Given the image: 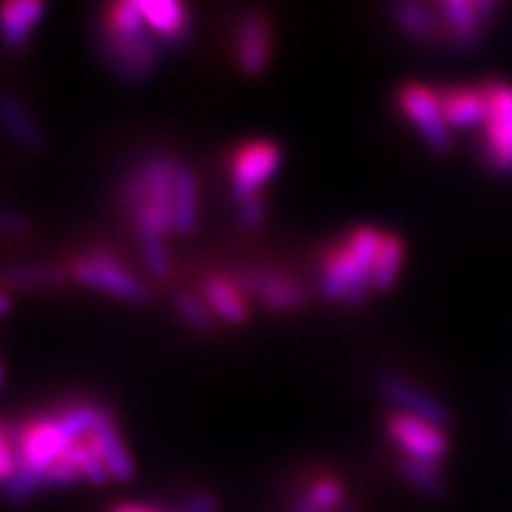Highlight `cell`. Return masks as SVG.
Here are the masks:
<instances>
[{"mask_svg":"<svg viewBox=\"0 0 512 512\" xmlns=\"http://www.w3.org/2000/svg\"><path fill=\"white\" fill-rule=\"evenodd\" d=\"M178 512H216V498L209 491H197L185 498Z\"/></svg>","mask_w":512,"mask_h":512,"instance_id":"obj_29","label":"cell"},{"mask_svg":"<svg viewBox=\"0 0 512 512\" xmlns=\"http://www.w3.org/2000/svg\"><path fill=\"white\" fill-rule=\"evenodd\" d=\"M64 283V275L55 266H15L5 271V285L17 290H50Z\"/></svg>","mask_w":512,"mask_h":512,"instance_id":"obj_23","label":"cell"},{"mask_svg":"<svg viewBox=\"0 0 512 512\" xmlns=\"http://www.w3.org/2000/svg\"><path fill=\"white\" fill-rule=\"evenodd\" d=\"M202 299L219 316L230 325H242L249 318V306L245 302V294L233 283V278H207L202 285Z\"/></svg>","mask_w":512,"mask_h":512,"instance_id":"obj_16","label":"cell"},{"mask_svg":"<svg viewBox=\"0 0 512 512\" xmlns=\"http://www.w3.org/2000/svg\"><path fill=\"white\" fill-rule=\"evenodd\" d=\"M451 3H465V0H441V5H451Z\"/></svg>","mask_w":512,"mask_h":512,"instance_id":"obj_34","label":"cell"},{"mask_svg":"<svg viewBox=\"0 0 512 512\" xmlns=\"http://www.w3.org/2000/svg\"><path fill=\"white\" fill-rule=\"evenodd\" d=\"M344 489L335 477H320L292 505V512H337Z\"/></svg>","mask_w":512,"mask_h":512,"instance_id":"obj_20","label":"cell"},{"mask_svg":"<svg viewBox=\"0 0 512 512\" xmlns=\"http://www.w3.org/2000/svg\"><path fill=\"white\" fill-rule=\"evenodd\" d=\"M283 164V150L271 140H254L242 145L230 162V190L235 200H249L271 181Z\"/></svg>","mask_w":512,"mask_h":512,"instance_id":"obj_8","label":"cell"},{"mask_svg":"<svg viewBox=\"0 0 512 512\" xmlns=\"http://www.w3.org/2000/svg\"><path fill=\"white\" fill-rule=\"evenodd\" d=\"M91 441L93 446L98 448L102 463H105L110 477L117 479V482H131L133 470H136V467H133V460L128 456L124 441H121L119 430L117 425H114L110 413H107L100 425L95 427L91 434Z\"/></svg>","mask_w":512,"mask_h":512,"instance_id":"obj_15","label":"cell"},{"mask_svg":"<svg viewBox=\"0 0 512 512\" xmlns=\"http://www.w3.org/2000/svg\"><path fill=\"white\" fill-rule=\"evenodd\" d=\"M200 219V192L190 166L176 164L174 183V233L190 235Z\"/></svg>","mask_w":512,"mask_h":512,"instance_id":"obj_18","label":"cell"},{"mask_svg":"<svg viewBox=\"0 0 512 512\" xmlns=\"http://www.w3.org/2000/svg\"><path fill=\"white\" fill-rule=\"evenodd\" d=\"M100 55L110 64L112 74L128 83H140L155 72L159 60L157 38L150 29L143 31H100Z\"/></svg>","mask_w":512,"mask_h":512,"instance_id":"obj_4","label":"cell"},{"mask_svg":"<svg viewBox=\"0 0 512 512\" xmlns=\"http://www.w3.org/2000/svg\"><path fill=\"white\" fill-rule=\"evenodd\" d=\"M235 53H238L240 69L249 76L261 74L268 64L271 53V31L264 15H247L240 22L238 41H235Z\"/></svg>","mask_w":512,"mask_h":512,"instance_id":"obj_13","label":"cell"},{"mask_svg":"<svg viewBox=\"0 0 512 512\" xmlns=\"http://www.w3.org/2000/svg\"><path fill=\"white\" fill-rule=\"evenodd\" d=\"M176 164L171 157H152L121 183L119 200L133 211L136 230L174 233V183Z\"/></svg>","mask_w":512,"mask_h":512,"instance_id":"obj_3","label":"cell"},{"mask_svg":"<svg viewBox=\"0 0 512 512\" xmlns=\"http://www.w3.org/2000/svg\"><path fill=\"white\" fill-rule=\"evenodd\" d=\"M337 512H356V508H351V505H347V508H339Z\"/></svg>","mask_w":512,"mask_h":512,"instance_id":"obj_35","label":"cell"},{"mask_svg":"<svg viewBox=\"0 0 512 512\" xmlns=\"http://www.w3.org/2000/svg\"><path fill=\"white\" fill-rule=\"evenodd\" d=\"M174 306L178 316H181L190 328H195L197 332H214L216 316L202 297L190 292H178L174 297Z\"/></svg>","mask_w":512,"mask_h":512,"instance_id":"obj_26","label":"cell"},{"mask_svg":"<svg viewBox=\"0 0 512 512\" xmlns=\"http://www.w3.org/2000/svg\"><path fill=\"white\" fill-rule=\"evenodd\" d=\"M46 8V0H3V36L10 50H22Z\"/></svg>","mask_w":512,"mask_h":512,"instance_id":"obj_17","label":"cell"},{"mask_svg":"<svg viewBox=\"0 0 512 512\" xmlns=\"http://www.w3.org/2000/svg\"><path fill=\"white\" fill-rule=\"evenodd\" d=\"M233 283L240 287L242 294L254 297L268 311L285 313L302 309L306 304V290L290 275L278 271H247L238 273Z\"/></svg>","mask_w":512,"mask_h":512,"instance_id":"obj_10","label":"cell"},{"mask_svg":"<svg viewBox=\"0 0 512 512\" xmlns=\"http://www.w3.org/2000/svg\"><path fill=\"white\" fill-rule=\"evenodd\" d=\"M382 238L384 233L377 228L361 226L351 230L342 245L325 254L320 290L330 302L358 306L368 297Z\"/></svg>","mask_w":512,"mask_h":512,"instance_id":"obj_2","label":"cell"},{"mask_svg":"<svg viewBox=\"0 0 512 512\" xmlns=\"http://www.w3.org/2000/svg\"><path fill=\"white\" fill-rule=\"evenodd\" d=\"M64 458H67L69 463H72L76 470H79V475L86 477L91 484L100 486V484H105L107 479H112L110 472H107L105 463H102L98 448L93 446L91 437L76 441V444L69 448V453Z\"/></svg>","mask_w":512,"mask_h":512,"instance_id":"obj_24","label":"cell"},{"mask_svg":"<svg viewBox=\"0 0 512 512\" xmlns=\"http://www.w3.org/2000/svg\"><path fill=\"white\" fill-rule=\"evenodd\" d=\"M0 223H3V228L8 230V233H19V230H24V226H27L22 216L15 214L10 207L3 209V219H0Z\"/></svg>","mask_w":512,"mask_h":512,"instance_id":"obj_30","label":"cell"},{"mask_svg":"<svg viewBox=\"0 0 512 512\" xmlns=\"http://www.w3.org/2000/svg\"><path fill=\"white\" fill-rule=\"evenodd\" d=\"M74 278L79 280L81 285L114 294V297L126 299V302H150V287L128 271L117 256L105 252V249H95V252H88L83 254L81 259H76Z\"/></svg>","mask_w":512,"mask_h":512,"instance_id":"obj_5","label":"cell"},{"mask_svg":"<svg viewBox=\"0 0 512 512\" xmlns=\"http://www.w3.org/2000/svg\"><path fill=\"white\" fill-rule=\"evenodd\" d=\"M437 95L446 124L451 128L467 131V128L484 126L486 114H489V98H486L484 86L444 88V91H439Z\"/></svg>","mask_w":512,"mask_h":512,"instance_id":"obj_12","label":"cell"},{"mask_svg":"<svg viewBox=\"0 0 512 512\" xmlns=\"http://www.w3.org/2000/svg\"><path fill=\"white\" fill-rule=\"evenodd\" d=\"M489 114L484 121V159L496 174H512V88L501 81L484 83Z\"/></svg>","mask_w":512,"mask_h":512,"instance_id":"obj_6","label":"cell"},{"mask_svg":"<svg viewBox=\"0 0 512 512\" xmlns=\"http://www.w3.org/2000/svg\"><path fill=\"white\" fill-rule=\"evenodd\" d=\"M475 3H477V8H479V10H482V15L486 17V15H489V12H491V10H494L496 0H475Z\"/></svg>","mask_w":512,"mask_h":512,"instance_id":"obj_32","label":"cell"},{"mask_svg":"<svg viewBox=\"0 0 512 512\" xmlns=\"http://www.w3.org/2000/svg\"><path fill=\"white\" fill-rule=\"evenodd\" d=\"M399 470H401V477L406 479V482L411 484L418 494L432 498V501L444 498L446 486H444V479H441V475H439L437 465H427V463H418V460H411V458H401Z\"/></svg>","mask_w":512,"mask_h":512,"instance_id":"obj_22","label":"cell"},{"mask_svg":"<svg viewBox=\"0 0 512 512\" xmlns=\"http://www.w3.org/2000/svg\"><path fill=\"white\" fill-rule=\"evenodd\" d=\"M112 512H157V510L145 508V505H119V508H114Z\"/></svg>","mask_w":512,"mask_h":512,"instance_id":"obj_31","label":"cell"},{"mask_svg":"<svg viewBox=\"0 0 512 512\" xmlns=\"http://www.w3.org/2000/svg\"><path fill=\"white\" fill-rule=\"evenodd\" d=\"M143 15L147 29L159 41H178L188 29V10L183 0H133Z\"/></svg>","mask_w":512,"mask_h":512,"instance_id":"obj_14","label":"cell"},{"mask_svg":"<svg viewBox=\"0 0 512 512\" xmlns=\"http://www.w3.org/2000/svg\"><path fill=\"white\" fill-rule=\"evenodd\" d=\"M396 22L401 24L403 31H408V34L420 38V41H430L439 34V27L437 22H434V17L422 8L420 3H415V0H399L396 3Z\"/></svg>","mask_w":512,"mask_h":512,"instance_id":"obj_25","label":"cell"},{"mask_svg":"<svg viewBox=\"0 0 512 512\" xmlns=\"http://www.w3.org/2000/svg\"><path fill=\"white\" fill-rule=\"evenodd\" d=\"M403 261V242L399 235L384 233L380 252L375 259V271H373V290L387 292L392 290L396 278H399Z\"/></svg>","mask_w":512,"mask_h":512,"instance_id":"obj_21","label":"cell"},{"mask_svg":"<svg viewBox=\"0 0 512 512\" xmlns=\"http://www.w3.org/2000/svg\"><path fill=\"white\" fill-rule=\"evenodd\" d=\"M399 107L403 117L411 121L425 145L437 155H446L451 150V126L446 124L441 112L439 95L420 83H406L399 91Z\"/></svg>","mask_w":512,"mask_h":512,"instance_id":"obj_7","label":"cell"},{"mask_svg":"<svg viewBox=\"0 0 512 512\" xmlns=\"http://www.w3.org/2000/svg\"><path fill=\"white\" fill-rule=\"evenodd\" d=\"M10 311V297L8 294H3V313Z\"/></svg>","mask_w":512,"mask_h":512,"instance_id":"obj_33","label":"cell"},{"mask_svg":"<svg viewBox=\"0 0 512 512\" xmlns=\"http://www.w3.org/2000/svg\"><path fill=\"white\" fill-rule=\"evenodd\" d=\"M387 434L403 453V458L418 460V463L437 465L448 453L444 430L427 420L413 418V415L394 413L387 420Z\"/></svg>","mask_w":512,"mask_h":512,"instance_id":"obj_9","label":"cell"},{"mask_svg":"<svg viewBox=\"0 0 512 512\" xmlns=\"http://www.w3.org/2000/svg\"><path fill=\"white\" fill-rule=\"evenodd\" d=\"M377 389L389 403H394L403 415H413V418L427 420L432 425H437L444 430V427L451 425V413L446 411L444 403H439L434 396H430L422 389L415 387V384L406 382L399 375L384 373L377 380Z\"/></svg>","mask_w":512,"mask_h":512,"instance_id":"obj_11","label":"cell"},{"mask_svg":"<svg viewBox=\"0 0 512 512\" xmlns=\"http://www.w3.org/2000/svg\"><path fill=\"white\" fill-rule=\"evenodd\" d=\"M235 216H238L240 228H245V230L259 228L261 223H264V219H266L264 200H261V197L256 195V197H249V200L238 202V211H235Z\"/></svg>","mask_w":512,"mask_h":512,"instance_id":"obj_28","label":"cell"},{"mask_svg":"<svg viewBox=\"0 0 512 512\" xmlns=\"http://www.w3.org/2000/svg\"><path fill=\"white\" fill-rule=\"evenodd\" d=\"M140 254H143L145 266L150 268L152 275L157 278H166L171 273V259L164 247V235L157 230H136Z\"/></svg>","mask_w":512,"mask_h":512,"instance_id":"obj_27","label":"cell"},{"mask_svg":"<svg viewBox=\"0 0 512 512\" xmlns=\"http://www.w3.org/2000/svg\"><path fill=\"white\" fill-rule=\"evenodd\" d=\"M3 121L5 128L10 131V136L17 140V145H22L24 150L38 152L43 150V133L36 126V121L31 119L27 107L22 105L12 95H3Z\"/></svg>","mask_w":512,"mask_h":512,"instance_id":"obj_19","label":"cell"},{"mask_svg":"<svg viewBox=\"0 0 512 512\" xmlns=\"http://www.w3.org/2000/svg\"><path fill=\"white\" fill-rule=\"evenodd\" d=\"M107 413L110 411L93 403H74L57 411L53 418L24 425L17 441H12L17 453V470L5 482V498L15 505L29 501L43 486V477L50 467L60 463L76 441L91 437Z\"/></svg>","mask_w":512,"mask_h":512,"instance_id":"obj_1","label":"cell"}]
</instances>
